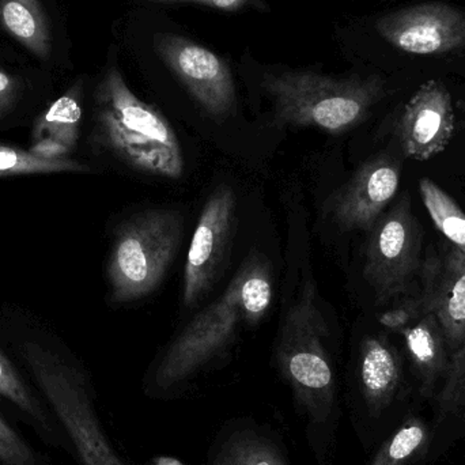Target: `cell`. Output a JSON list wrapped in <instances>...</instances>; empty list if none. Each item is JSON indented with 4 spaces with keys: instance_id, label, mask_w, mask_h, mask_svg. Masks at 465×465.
Segmentation results:
<instances>
[{
    "instance_id": "52a82bcc",
    "label": "cell",
    "mask_w": 465,
    "mask_h": 465,
    "mask_svg": "<svg viewBox=\"0 0 465 465\" xmlns=\"http://www.w3.org/2000/svg\"><path fill=\"white\" fill-rule=\"evenodd\" d=\"M22 354L73 440L82 464L123 465L106 441L81 371L40 344L25 343Z\"/></svg>"
},
{
    "instance_id": "4316f807",
    "label": "cell",
    "mask_w": 465,
    "mask_h": 465,
    "mask_svg": "<svg viewBox=\"0 0 465 465\" xmlns=\"http://www.w3.org/2000/svg\"><path fill=\"white\" fill-rule=\"evenodd\" d=\"M153 3H196V5H207V7L220 8V10H238L248 0H147Z\"/></svg>"
},
{
    "instance_id": "30bf717a",
    "label": "cell",
    "mask_w": 465,
    "mask_h": 465,
    "mask_svg": "<svg viewBox=\"0 0 465 465\" xmlns=\"http://www.w3.org/2000/svg\"><path fill=\"white\" fill-rule=\"evenodd\" d=\"M401 177V161L395 155H374L328 199L325 214L341 231L369 232L398 193Z\"/></svg>"
},
{
    "instance_id": "f546056e",
    "label": "cell",
    "mask_w": 465,
    "mask_h": 465,
    "mask_svg": "<svg viewBox=\"0 0 465 465\" xmlns=\"http://www.w3.org/2000/svg\"><path fill=\"white\" fill-rule=\"evenodd\" d=\"M458 68H459V71H461V73L465 74V63H464V64H461L460 67H458Z\"/></svg>"
},
{
    "instance_id": "d6986e66",
    "label": "cell",
    "mask_w": 465,
    "mask_h": 465,
    "mask_svg": "<svg viewBox=\"0 0 465 465\" xmlns=\"http://www.w3.org/2000/svg\"><path fill=\"white\" fill-rule=\"evenodd\" d=\"M212 465H287L278 448L257 433H237L218 447Z\"/></svg>"
},
{
    "instance_id": "ba28073f",
    "label": "cell",
    "mask_w": 465,
    "mask_h": 465,
    "mask_svg": "<svg viewBox=\"0 0 465 465\" xmlns=\"http://www.w3.org/2000/svg\"><path fill=\"white\" fill-rule=\"evenodd\" d=\"M423 232L409 196L384 213L369 231L363 278L376 302L404 297L422 265Z\"/></svg>"
},
{
    "instance_id": "d4e9b609",
    "label": "cell",
    "mask_w": 465,
    "mask_h": 465,
    "mask_svg": "<svg viewBox=\"0 0 465 465\" xmlns=\"http://www.w3.org/2000/svg\"><path fill=\"white\" fill-rule=\"evenodd\" d=\"M29 152L38 157L48 158V160H62V158H70L68 155H70L71 150L57 142L43 139V141L33 142L32 149Z\"/></svg>"
},
{
    "instance_id": "7a4b0ae2",
    "label": "cell",
    "mask_w": 465,
    "mask_h": 465,
    "mask_svg": "<svg viewBox=\"0 0 465 465\" xmlns=\"http://www.w3.org/2000/svg\"><path fill=\"white\" fill-rule=\"evenodd\" d=\"M97 139L114 157L149 176L184 174L182 144L168 120L139 100L112 68L98 90Z\"/></svg>"
},
{
    "instance_id": "9c48e42d",
    "label": "cell",
    "mask_w": 465,
    "mask_h": 465,
    "mask_svg": "<svg viewBox=\"0 0 465 465\" xmlns=\"http://www.w3.org/2000/svg\"><path fill=\"white\" fill-rule=\"evenodd\" d=\"M235 212L237 198L229 185H221L207 199L185 262L184 308H193L203 300L214 284L228 253Z\"/></svg>"
},
{
    "instance_id": "9a60e30c",
    "label": "cell",
    "mask_w": 465,
    "mask_h": 465,
    "mask_svg": "<svg viewBox=\"0 0 465 465\" xmlns=\"http://www.w3.org/2000/svg\"><path fill=\"white\" fill-rule=\"evenodd\" d=\"M398 350L382 336H368L361 346V392L373 414H381L395 401L401 384Z\"/></svg>"
},
{
    "instance_id": "f1b7e54d",
    "label": "cell",
    "mask_w": 465,
    "mask_h": 465,
    "mask_svg": "<svg viewBox=\"0 0 465 465\" xmlns=\"http://www.w3.org/2000/svg\"><path fill=\"white\" fill-rule=\"evenodd\" d=\"M459 106H460L461 112L465 114V100H461L460 103H459Z\"/></svg>"
},
{
    "instance_id": "4fadbf2b",
    "label": "cell",
    "mask_w": 465,
    "mask_h": 465,
    "mask_svg": "<svg viewBox=\"0 0 465 465\" xmlns=\"http://www.w3.org/2000/svg\"><path fill=\"white\" fill-rule=\"evenodd\" d=\"M420 278V295L412 300L439 320L453 354L465 338V254L450 242L429 249Z\"/></svg>"
},
{
    "instance_id": "44dd1931",
    "label": "cell",
    "mask_w": 465,
    "mask_h": 465,
    "mask_svg": "<svg viewBox=\"0 0 465 465\" xmlns=\"http://www.w3.org/2000/svg\"><path fill=\"white\" fill-rule=\"evenodd\" d=\"M428 426L420 418H411L401 426L380 448L371 465H404L420 453L428 441Z\"/></svg>"
},
{
    "instance_id": "3957f363",
    "label": "cell",
    "mask_w": 465,
    "mask_h": 465,
    "mask_svg": "<svg viewBox=\"0 0 465 465\" xmlns=\"http://www.w3.org/2000/svg\"><path fill=\"white\" fill-rule=\"evenodd\" d=\"M262 86L273 101L278 124L317 127L341 134L366 120L388 94L381 74L324 75L313 71L267 74Z\"/></svg>"
},
{
    "instance_id": "6da1fadb",
    "label": "cell",
    "mask_w": 465,
    "mask_h": 465,
    "mask_svg": "<svg viewBox=\"0 0 465 465\" xmlns=\"http://www.w3.org/2000/svg\"><path fill=\"white\" fill-rule=\"evenodd\" d=\"M270 267L251 256L225 292L196 314L166 349L150 380L155 396L172 392L203 369L234 341L241 325H256L270 309Z\"/></svg>"
},
{
    "instance_id": "5b68a950",
    "label": "cell",
    "mask_w": 465,
    "mask_h": 465,
    "mask_svg": "<svg viewBox=\"0 0 465 465\" xmlns=\"http://www.w3.org/2000/svg\"><path fill=\"white\" fill-rule=\"evenodd\" d=\"M183 228L182 215L171 209L146 210L120 226L108 262L114 302H134L160 286L179 251Z\"/></svg>"
},
{
    "instance_id": "ac0fdd59",
    "label": "cell",
    "mask_w": 465,
    "mask_h": 465,
    "mask_svg": "<svg viewBox=\"0 0 465 465\" xmlns=\"http://www.w3.org/2000/svg\"><path fill=\"white\" fill-rule=\"evenodd\" d=\"M420 193L436 228L450 245L465 254V213L461 207L428 177L420 180Z\"/></svg>"
},
{
    "instance_id": "7402d4cb",
    "label": "cell",
    "mask_w": 465,
    "mask_h": 465,
    "mask_svg": "<svg viewBox=\"0 0 465 465\" xmlns=\"http://www.w3.org/2000/svg\"><path fill=\"white\" fill-rule=\"evenodd\" d=\"M436 401L440 420L460 415L465 410V338L450 357V366Z\"/></svg>"
},
{
    "instance_id": "8fae6325",
    "label": "cell",
    "mask_w": 465,
    "mask_h": 465,
    "mask_svg": "<svg viewBox=\"0 0 465 465\" xmlns=\"http://www.w3.org/2000/svg\"><path fill=\"white\" fill-rule=\"evenodd\" d=\"M155 49L199 105L223 119L235 105V87L231 68L223 57L204 46L173 35H158Z\"/></svg>"
},
{
    "instance_id": "5bb4252c",
    "label": "cell",
    "mask_w": 465,
    "mask_h": 465,
    "mask_svg": "<svg viewBox=\"0 0 465 465\" xmlns=\"http://www.w3.org/2000/svg\"><path fill=\"white\" fill-rule=\"evenodd\" d=\"M382 322L403 335L407 352L420 381V393L425 398H431L440 382L444 381L452 357L439 320L433 314L422 313L414 300L410 298L385 314Z\"/></svg>"
},
{
    "instance_id": "277c9868",
    "label": "cell",
    "mask_w": 465,
    "mask_h": 465,
    "mask_svg": "<svg viewBox=\"0 0 465 465\" xmlns=\"http://www.w3.org/2000/svg\"><path fill=\"white\" fill-rule=\"evenodd\" d=\"M327 336V322L317 305L316 290L313 284L306 283L300 300L284 317L276 358L312 422H327L335 401V376L325 349Z\"/></svg>"
},
{
    "instance_id": "8992f818",
    "label": "cell",
    "mask_w": 465,
    "mask_h": 465,
    "mask_svg": "<svg viewBox=\"0 0 465 465\" xmlns=\"http://www.w3.org/2000/svg\"><path fill=\"white\" fill-rule=\"evenodd\" d=\"M382 45L409 68L452 67L465 63V5L418 0L373 19Z\"/></svg>"
},
{
    "instance_id": "2e32d148",
    "label": "cell",
    "mask_w": 465,
    "mask_h": 465,
    "mask_svg": "<svg viewBox=\"0 0 465 465\" xmlns=\"http://www.w3.org/2000/svg\"><path fill=\"white\" fill-rule=\"evenodd\" d=\"M0 25L27 51L48 59L51 35L40 0H0Z\"/></svg>"
},
{
    "instance_id": "603a6c76",
    "label": "cell",
    "mask_w": 465,
    "mask_h": 465,
    "mask_svg": "<svg viewBox=\"0 0 465 465\" xmlns=\"http://www.w3.org/2000/svg\"><path fill=\"white\" fill-rule=\"evenodd\" d=\"M0 396L15 404L25 414L41 425H45L46 418L35 396L29 392L21 377L16 373L10 361L0 351Z\"/></svg>"
},
{
    "instance_id": "484cf974",
    "label": "cell",
    "mask_w": 465,
    "mask_h": 465,
    "mask_svg": "<svg viewBox=\"0 0 465 465\" xmlns=\"http://www.w3.org/2000/svg\"><path fill=\"white\" fill-rule=\"evenodd\" d=\"M18 84L15 79L0 68V116L5 114L15 100Z\"/></svg>"
},
{
    "instance_id": "83f0119b",
    "label": "cell",
    "mask_w": 465,
    "mask_h": 465,
    "mask_svg": "<svg viewBox=\"0 0 465 465\" xmlns=\"http://www.w3.org/2000/svg\"><path fill=\"white\" fill-rule=\"evenodd\" d=\"M160 465H182L177 463V461L171 460V459H163L160 460Z\"/></svg>"
},
{
    "instance_id": "cb8c5ba5",
    "label": "cell",
    "mask_w": 465,
    "mask_h": 465,
    "mask_svg": "<svg viewBox=\"0 0 465 465\" xmlns=\"http://www.w3.org/2000/svg\"><path fill=\"white\" fill-rule=\"evenodd\" d=\"M0 465H37L32 450L0 417Z\"/></svg>"
},
{
    "instance_id": "7c38bea8",
    "label": "cell",
    "mask_w": 465,
    "mask_h": 465,
    "mask_svg": "<svg viewBox=\"0 0 465 465\" xmlns=\"http://www.w3.org/2000/svg\"><path fill=\"white\" fill-rule=\"evenodd\" d=\"M404 154L415 161H429L445 152L456 131L452 93L444 79H426L401 109L396 125Z\"/></svg>"
},
{
    "instance_id": "ffe728a7",
    "label": "cell",
    "mask_w": 465,
    "mask_h": 465,
    "mask_svg": "<svg viewBox=\"0 0 465 465\" xmlns=\"http://www.w3.org/2000/svg\"><path fill=\"white\" fill-rule=\"evenodd\" d=\"M60 172H89V168L71 158L48 160L15 147L0 146V177Z\"/></svg>"
},
{
    "instance_id": "e0dca14e",
    "label": "cell",
    "mask_w": 465,
    "mask_h": 465,
    "mask_svg": "<svg viewBox=\"0 0 465 465\" xmlns=\"http://www.w3.org/2000/svg\"><path fill=\"white\" fill-rule=\"evenodd\" d=\"M82 106L78 90L73 89L57 98L38 117L33 128V142H57L73 152L75 149L81 130Z\"/></svg>"
}]
</instances>
